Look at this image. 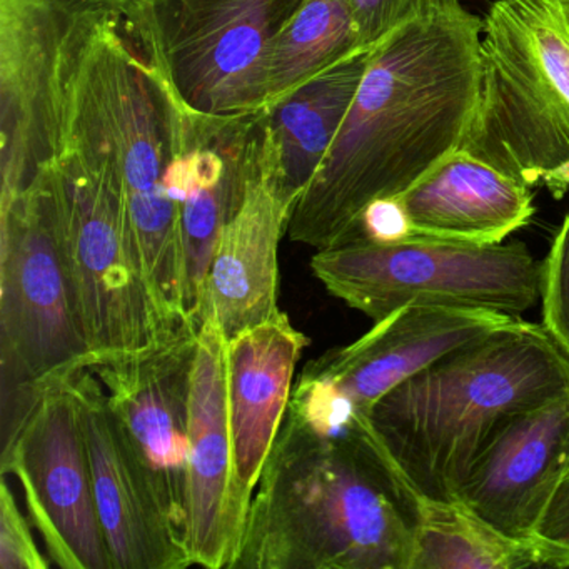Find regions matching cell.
I'll list each match as a JSON object with an SVG mask.
<instances>
[{
  "label": "cell",
  "mask_w": 569,
  "mask_h": 569,
  "mask_svg": "<svg viewBox=\"0 0 569 569\" xmlns=\"http://www.w3.org/2000/svg\"><path fill=\"white\" fill-rule=\"evenodd\" d=\"M481 32L459 0H438L372 49L341 131L295 206L291 241L316 251L341 246L372 202L398 198L461 148Z\"/></svg>",
  "instance_id": "obj_1"
},
{
  "label": "cell",
  "mask_w": 569,
  "mask_h": 569,
  "mask_svg": "<svg viewBox=\"0 0 569 569\" xmlns=\"http://www.w3.org/2000/svg\"><path fill=\"white\" fill-rule=\"evenodd\" d=\"M415 518L398 479L351 431L286 415L229 569H412Z\"/></svg>",
  "instance_id": "obj_2"
},
{
  "label": "cell",
  "mask_w": 569,
  "mask_h": 569,
  "mask_svg": "<svg viewBox=\"0 0 569 569\" xmlns=\"http://www.w3.org/2000/svg\"><path fill=\"white\" fill-rule=\"evenodd\" d=\"M566 392L568 356L545 326L515 318L426 366L345 431L379 456L402 491L458 501L492 431Z\"/></svg>",
  "instance_id": "obj_3"
},
{
  "label": "cell",
  "mask_w": 569,
  "mask_h": 569,
  "mask_svg": "<svg viewBox=\"0 0 569 569\" xmlns=\"http://www.w3.org/2000/svg\"><path fill=\"white\" fill-rule=\"evenodd\" d=\"M81 54L66 81L58 149L44 169L59 251L91 366L151 348L179 326L164 318L149 286L111 139L82 72Z\"/></svg>",
  "instance_id": "obj_4"
},
{
  "label": "cell",
  "mask_w": 569,
  "mask_h": 569,
  "mask_svg": "<svg viewBox=\"0 0 569 569\" xmlns=\"http://www.w3.org/2000/svg\"><path fill=\"white\" fill-rule=\"evenodd\" d=\"M462 151L552 198L569 192V0H495Z\"/></svg>",
  "instance_id": "obj_5"
},
{
  "label": "cell",
  "mask_w": 569,
  "mask_h": 569,
  "mask_svg": "<svg viewBox=\"0 0 569 569\" xmlns=\"http://www.w3.org/2000/svg\"><path fill=\"white\" fill-rule=\"evenodd\" d=\"M124 14L106 16L89 36L81 68L111 139L126 208L156 302L172 326L188 321L181 206L174 174L181 106L119 32Z\"/></svg>",
  "instance_id": "obj_6"
},
{
  "label": "cell",
  "mask_w": 569,
  "mask_h": 569,
  "mask_svg": "<svg viewBox=\"0 0 569 569\" xmlns=\"http://www.w3.org/2000/svg\"><path fill=\"white\" fill-rule=\"evenodd\" d=\"M89 362L42 169L24 191L0 202L2 446L14 438L46 389Z\"/></svg>",
  "instance_id": "obj_7"
},
{
  "label": "cell",
  "mask_w": 569,
  "mask_h": 569,
  "mask_svg": "<svg viewBox=\"0 0 569 569\" xmlns=\"http://www.w3.org/2000/svg\"><path fill=\"white\" fill-rule=\"evenodd\" d=\"M311 271L329 295L375 322L405 306L488 309L518 318L541 298V264L522 242L356 241L316 251Z\"/></svg>",
  "instance_id": "obj_8"
},
{
  "label": "cell",
  "mask_w": 569,
  "mask_h": 569,
  "mask_svg": "<svg viewBox=\"0 0 569 569\" xmlns=\"http://www.w3.org/2000/svg\"><path fill=\"white\" fill-rule=\"evenodd\" d=\"M305 0H148L129 21L184 111H264L272 46Z\"/></svg>",
  "instance_id": "obj_9"
},
{
  "label": "cell",
  "mask_w": 569,
  "mask_h": 569,
  "mask_svg": "<svg viewBox=\"0 0 569 569\" xmlns=\"http://www.w3.org/2000/svg\"><path fill=\"white\" fill-rule=\"evenodd\" d=\"M112 12L109 0H0V202L54 159L66 81Z\"/></svg>",
  "instance_id": "obj_10"
},
{
  "label": "cell",
  "mask_w": 569,
  "mask_h": 569,
  "mask_svg": "<svg viewBox=\"0 0 569 569\" xmlns=\"http://www.w3.org/2000/svg\"><path fill=\"white\" fill-rule=\"evenodd\" d=\"M512 319L488 309L405 306L351 345L311 359L296 378L289 411L338 435L426 366Z\"/></svg>",
  "instance_id": "obj_11"
},
{
  "label": "cell",
  "mask_w": 569,
  "mask_h": 569,
  "mask_svg": "<svg viewBox=\"0 0 569 569\" xmlns=\"http://www.w3.org/2000/svg\"><path fill=\"white\" fill-rule=\"evenodd\" d=\"M69 378L46 389L14 438L2 446V476L18 478L52 565L112 569Z\"/></svg>",
  "instance_id": "obj_12"
},
{
  "label": "cell",
  "mask_w": 569,
  "mask_h": 569,
  "mask_svg": "<svg viewBox=\"0 0 569 569\" xmlns=\"http://www.w3.org/2000/svg\"><path fill=\"white\" fill-rule=\"evenodd\" d=\"M201 316L151 348L104 359L89 371L148 471L166 515L186 542L192 371Z\"/></svg>",
  "instance_id": "obj_13"
},
{
  "label": "cell",
  "mask_w": 569,
  "mask_h": 569,
  "mask_svg": "<svg viewBox=\"0 0 569 569\" xmlns=\"http://www.w3.org/2000/svg\"><path fill=\"white\" fill-rule=\"evenodd\" d=\"M91 466L92 488L112 569L191 566L184 539L166 515L104 388L88 368L69 378Z\"/></svg>",
  "instance_id": "obj_14"
},
{
  "label": "cell",
  "mask_w": 569,
  "mask_h": 569,
  "mask_svg": "<svg viewBox=\"0 0 569 569\" xmlns=\"http://www.w3.org/2000/svg\"><path fill=\"white\" fill-rule=\"evenodd\" d=\"M226 348L221 326L202 309L192 371L186 548L191 566L209 569L231 568L248 519L236 496Z\"/></svg>",
  "instance_id": "obj_15"
},
{
  "label": "cell",
  "mask_w": 569,
  "mask_h": 569,
  "mask_svg": "<svg viewBox=\"0 0 569 569\" xmlns=\"http://www.w3.org/2000/svg\"><path fill=\"white\" fill-rule=\"evenodd\" d=\"M569 478V392L508 416L486 439L458 501L512 538L531 541Z\"/></svg>",
  "instance_id": "obj_16"
},
{
  "label": "cell",
  "mask_w": 569,
  "mask_h": 569,
  "mask_svg": "<svg viewBox=\"0 0 569 569\" xmlns=\"http://www.w3.org/2000/svg\"><path fill=\"white\" fill-rule=\"evenodd\" d=\"M181 111L174 191L181 206L188 315L199 318L222 229L241 208L258 172L262 112L218 119Z\"/></svg>",
  "instance_id": "obj_17"
},
{
  "label": "cell",
  "mask_w": 569,
  "mask_h": 569,
  "mask_svg": "<svg viewBox=\"0 0 569 569\" xmlns=\"http://www.w3.org/2000/svg\"><path fill=\"white\" fill-rule=\"evenodd\" d=\"M308 345V336L281 309L268 321L228 339L226 386L234 486L246 515L288 415L296 368Z\"/></svg>",
  "instance_id": "obj_18"
},
{
  "label": "cell",
  "mask_w": 569,
  "mask_h": 569,
  "mask_svg": "<svg viewBox=\"0 0 569 569\" xmlns=\"http://www.w3.org/2000/svg\"><path fill=\"white\" fill-rule=\"evenodd\" d=\"M412 238L462 244H502L531 222V188L469 152L442 159L396 198Z\"/></svg>",
  "instance_id": "obj_19"
},
{
  "label": "cell",
  "mask_w": 569,
  "mask_h": 569,
  "mask_svg": "<svg viewBox=\"0 0 569 569\" xmlns=\"http://www.w3.org/2000/svg\"><path fill=\"white\" fill-rule=\"evenodd\" d=\"M295 206L258 168L234 218L222 229L206 281L204 306L231 339L279 311V244Z\"/></svg>",
  "instance_id": "obj_20"
},
{
  "label": "cell",
  "mask_w": 569,
  "mask_h": 569,
  "mask_svg": "<svg viewBox=\"0 0 569 569\" xmlns=\"http://www.w3.org/2000/svg\"><path fill=\"white\" fill-rule=\"evenodd\" d=\"M371 56L372 49L348 56L262 111L259 166L289 204H298L328 158Z\"/></svg>",
  "instance_id": "obj_21"
},
{
  "label": "cell",
  "mask_w": 569,
  "mask_h": 569,
  "mask_svg": "<svg viewBox=\"0 0 569 569\" xmlns=\"http://www.w3.org/2000/svg\"><path fill=\"white\" fill-rule=\"evenodd\" d=\"M405 495L415 518L412 569L545 568L535 542L505 535L461 501Z\"/></svg>",
  "instance_id": "obj_22"
},
{
  "label": "cell",
  "mask_w": 569,
  "mask_h": 569,
  "mask_svg": "<svg viewBox=\"0 0 569 569\" xmlns=\"http://www.w3.org/2000/svg\"><path fill=\"white\" fill-rule=\"evenodd\" d=\"M361 49L349 0H305L269 54L266 108Z\"/></svg>",
  "instance_id": "obj_23"
},
{
  "label": "cell",
  "mask_w": 569,
  "mask_h": 569,
  "mask_svg": "<svg viewBox=\"0 0 569 569\" xmlns=\"http://www.w3.org/2000/svg\"><path fill=\"white\" fill-rule=\"evenodd\" d=\"M542 322L569 358V212L541 262Z\"/></svg>",
  "instance_id": "obj_24"
},
{
  "label": "cell",
  "mask_w": 569,
  "mask_h": 569,
  "mask_svg": "<svg viewBox=\"0 0 569 569\" xmlns=\"http://www.w3.org/2000/svg\"><path fill=\"white\" fill-rule=\"evenodd\" d=\"M349 2H351L362 48L375 49L392 32L428 16L438 0H349Z\"/></svg>",
  "instance_id": "obj_25"
},
{
  "label": "cell",
  "mask_w": 569,
  "mask_h": 569,
  "mask_svg": "<svg viewBox=\"0 0 569 569\" xmlns=\"http://www.w3.org/2000/svg\"><path fill=\"white\" fill-rule=\"evenodd\" d=\"M8 481L0 485V569H48Z\"/></svg>",
  "instance_id": "obj_26"
},
{
  "label": "cell",
  "mask_w": 569,
  "mask_h": 569,
  "mask_svg": "<svg viewBox=\"0 0 569 569\" xmlns=\"http://www.w3.org/2000/svg\"><path fill=\"white\" fill-rule=\"evenodd\" d=\"M531 541L545 568H569V478L549 502Z\"/></svg>",
  "instance_id": "obj_27"
},
{
  "label": "cell",
  "mask_w": 569,
  "mask_h": 569,
  "mask_svg": "<svg viewBox=\"0 0 569 569\" xmlns=\"http://www.w3.org/2000/svg\"><path fill=\"white\" fill-rule=\"evenodd\" d=\"M114 8H118L126 18H132L148 0H109Z\"/></svg>",
  "instance_id": "obj_28"
}]
</instances>
